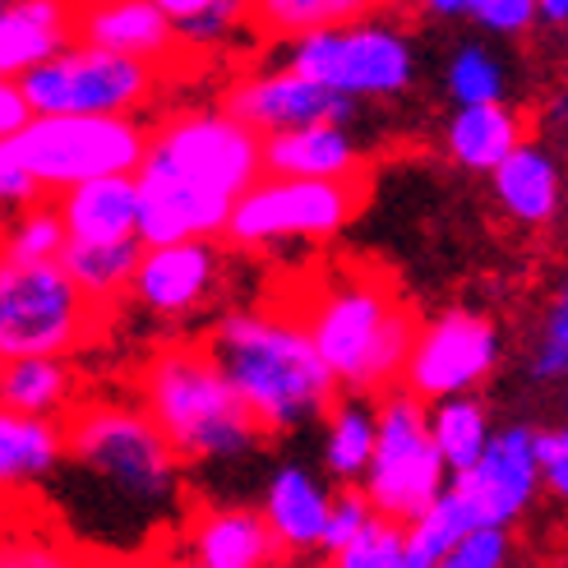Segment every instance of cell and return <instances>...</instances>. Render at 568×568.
Returning <instances> with one entry per match:
<instances>
[{
  "label": "cell",
  "mask_w": 568,
  "mask_h": 568,
  "mask_svg": "<svg viewBox=\"0 0 568 568\" xmlns=\"http://www.w3.org/2000/svg\"><path fill=\"white\" fill-rule=\"evenodd\" d=\"M463 480V490L471 495L480 527H508L518 523L536 490H541V476H536V458H531V430L527 425H504V430H490L480 458L453 476Z\"/></svg>",
  "instance_id": "cell-16"
},
{
  "label": "cell",
  "mask_w": 568,
  "mask_h": 568,
  "mask_svg": "<svg viewBox=\"0 0 568 568\" xmlns=\"http://www.w3.org/2000/svg\"><path fill=\"white\" fill-rule=\"evenodd\" d=\"M226 287V250L222 241H162L139 250L130 277V301L153 320L190 324Z\"/></svg>",
  "instance_id": "cell-13"
},
{
  "label": "cell",
  "mask_w": 568,
  "mask_h": 568,
  "mask_svg": "<svg viewBox=\"0 0 568 568\" xmlns=\"http://www.w3.org/2000/svg\"><path fill=\"white\" fill-rule=\"evenodd\" d=\"M407 6H416L420 14H435V19H463L471 0H407Z\"/></svg>",
  "instance_id": "cell-43"
},
{
  "label": "cell",
  "mask_w": 568,
  "mask_h": 568,
  "mask_svg": "<svg viewBox=\"0 0 568 568\" xmlns=\"http://www.w3.org/2000/svg\"><path fill=\"white\" fill-rule=\"evenodd\" d=\"M185 51H217L250 23V0H149Z\"/></svg>",
  "instance_id": "cell-32"
},
{
  "label": "cell",
  "mask_w": 568,
  "mask_h": 568,
  "mask_svg": "<svg viewBox=\"0 0 568 568\" xmlns=\"http://www.w3.org/2000/svg\"><path fill=\"white\" fill-rule=\"evenodd\" d=\"M467 19H476L499 38H518L527 28H536V0H471Z\"/></svg>",
  "instance_id": "cell-39"
},
{
  "label": "cell",
  "mask_w": 568,
  "mask_h": 568,
  "mask_svg": "<svg viewBox=\"0 0 568 568\" xmlns=\"http://www.w3.org/2000/svg\"><path fill=\"white\" fill-rule=\"evenodd\" d=\"M65 425V458L89 471L125 514L162 518L181 499V458L139 403H83Z\"/></svg>",
  "instance_id": "cell-5"
},
{
  "label": "cell",
  "mask_w": 568,
  "mask_h": 568,
  "mask_svg": "<svg viewBox=\"0 0 568 568\" xmlns=\"http://www.w3.org/2000/svg\"><path fill=\"white\" fill-rule=\"evenodd\" d=\"M38 185L23 176V166L10 158V149L0 144V222L6 217H14L19 209H28V204H38Z\"/></svg>",
  "instance_id": "cell-41"
},
{
  "label": "cell",
  "mask_w": 568,
  "mask_h": 568,
  "mask_svg": "<svg viewBox=\"0 0 568 568\" xmlns=\"http://www.w3.org/2000/svg\"><path fill=\"white\" fill-rule=\"evenodd\" d=\"M166 70L130 61V55L65 42L47 61L23 70L14 89L28 116H144L162 98Z\"/></svg>",
  "instance_id": "cell-6"
},
{
  "label": "cell",
  "mask_w": 568,
  "mask_h": 568,
  "mask_svg": "<svg viewBox=\"0 0 568 568\" xmlns=\"http://www.w3.org/2000/svg\"><path fill=\"white\" fill-rule=\"evenodd\" d=\"M328 490L315 471L305 467H277L268 490H264V523L273 531L277 550H320V536H324V518H328Z\"/></svg>",
  "instance_id": "cell-21"
},
{
  "label": "cell",
  "mask_w": 568,
  "mask_h": 568,
  "mask_svg": "<svg viewBox=\"0 0 568 568\" xmlns=\"http://www.w3.org/2000/svg\"><path fill=\"white\" fill-rule=\"evenodd\" d=\"M523 139H527L523 116L508 102H471L453 111V121L444 130V149L467 172H495Z\"/></svg>",
  "instance_id": "cell-24"
},
{
  "label": "cell",
  "mask_w": 568,
  "mask_h": 568,
  "mask_svg": "<svg viewBox=\"0 0 568 568\" xmlns=\"http://www.w3.org/2000/svg\"><path fill=\"white\" fill-rule=\"evenodd\" d=\"M74 371L65 356H10L0 361V407L28 416H61L74 407Z\"/></svg>",
  "instance_id": "cell-28"
},
{
  "label": "cell",
  "mask_w": 568,
  "mask_h": 568,
  "mask_svg": "<svg viewBox=\"0 0 568 568\" xmlns=\"http://www.w3.org/2000/svg\"><path fill=\"white\" fill-rule=\"evenodd\" d=\"M144 144V116H28L6 139L10 158L42 199L93 176H134Z\"/></svg>",
  "instance_id": "cell-7"
},
{
  "label": "cell",
  "mask_w": 568,
  "mask_h": 568,
  "mask_svg": "<svg viewBox=\"0 0 568 568\" xmlns=\"http://www.w3.org/2000/svg\"><path fill=\"white\" fill-rule=\"evenodd\" d=\"M23 121H28V106H23L19 89H14V83L0 79V144H6V139H10Z\"/></svg>",
  "instance_id": "cell-42"
},
{
  "label": "cell",
  "mask_w": 568,
  "mask_h": 568,
  "mask_svg": "<svg viewBox=\"0 0 568 568\" xmlns=\"http://www.w3.org/2000/svg\"><path fill=\"white\" fill-rule=\"evenodd\" d=\"M371 518H375V508H371V499H365L361 490L333 495V499H328V518H324V536H320V550H324V555L343 550Z\"/></svg>",
  "instance_id": "cell-37"
},
{
  "label": "cell",
  "mask_w": 568,
  "mask_h": 568,
  "mask_svg": "<svg viewBox=\"0 0 568 568\" xmlns=\"http://www.w3.org/2000/svg\"><path fill=\"white\" fill-rule=\"evenodd\" d=\"M222 106L232 111L241 125H250L254 134H277V130H296V125H315V121H333V125H352L356 102L337 98L320 83H310L305 74H296L292 65L277 70H254L245 79H236L226 89Z\"/></svg>",
  "instance_id": "cell-14"
},
{
  "label": "cell",
  "mask_w": 568,
  "mask_h": 568,
  "mask_svg": "<svg viewBox=\"0 0 568 568\" xmlns=\"http://www.w3.org/2000/svg\"><path fill=\"white\" fill-rule=\"evenodd\" d=\"M70 42L116 51L166 74H181L190 65L176 28L149 0H70Z\"/></svg>",
  "instance_id": "cell-15"
},
{
  "label": "cell",
  "mask_w": 568,
  "mask_h": 568,
  "mask_svg": "<svg viewBox=\"0 0 568 568\" xmlns=\"http://www.w3.org/2000/svg\"><path fill=\"white\" fill-rule=\"evenodd\" d=\"M365 176L352 181H310V176H260L250 181L232 213L222 241L232 250H277V245H320L347 232V222L365 204Z\"/></svg>",
  "instance_id": "cell-8"
},
{
  "label": "cell",
  "mask_w": 568,
  "mask_h": 568,
  "mask_svg": "<svg viewBox=\"0 0 568 568\" xmlns=\"http://www.w3.org/2000/svg\"><path fill=\"white\" fill-rule=\"evenodd\" d=\"M425 430H430V444L439 453L444 471L463 476L490 439V412L476 393H453V397H439V403L425 407Z\"/></svg>",
  "instance_id": "cell-29"
},
{
  "label": "cell",
  "mask_w": 568,
  "mask_h": 568,
  "mask_svg": "<svg viewBox=\"0 0 568 568\" xmlns=\"http://www.w3.org/2000/svg\"><path fill=\"white\" fill-rule=\"evenodd\" d=\"M531 458L541 486L555 495H568V430H531Z\"/></svg>",
  "instance_id": "cell-40"
},
{
  "label": "cell",
  "mask_w": 568,
  "mask_h": 568,
  "mask_svg": "<svg viewBox=\"0 0 568 568\" xmlns=\"http://www.w3.org/2000/svg\"><path fill=\"white\" fill-rule=\"evenodd\" d=\"M564 365H568V305L559 296L546 310V328H541V343H536V356H531V375L541 384H555V379H564Z\"/></svg>",
  "instance_id": "cell-38"
},
{
  "label": "cell",
  "mask_w": 568,
  "mask_h": 568,
  "mask_svg": "<svg viewBox=\"0 0 568 568\" xmlns=\"http://www.w3.org/2000/svg\"><path fill=\"white\" fill-rule=\"evenodd\" d=\"M102 320L106 310L83 296L55 260H14L0 250V361L70 356Z\"/></svg>",
  "instance_id": "cell-10"
},
{
  "label": "cell",
  "mask_w": 568,
  "mask_h": 568,
  "mask_svg": "<svg viewBox=\"0 0 568 568\" xmlns=\"http://www.w3.org/2000/svg\"><path fill=\"white\" fill-rule=\"evenodd\" d=\"M324 467L343 486H361L365 463L375 453V403L365 393L333 397V407L324 412Z\"/></svg>",
  "instance_id": "cell-30"
},
{
  "label": "cell",
  "mask_w": 568,
  "mask_h": 568,
  "mask_svg": "<svg viewBox=\"0 0 568 568\" xmlns=\"http://www.w3.org/2000/svg\"><path fill=\"white\" fill-rule=\"evenodd\" d=\"M296 315L337 393H384L403 379L416 315L388 273L333 264L320 287L296 305Z\"/></svg>",
  "instance_id": "cell-3"
},
{
  "label": "cell",
  "mask_w": 568,
  "mask_h": 568,
  "mask_svg": "<svg viewBox=\"0 0 568 568\" xmlns=\"http://www.w3.org/2000/svg\"><path fill=\"white\" fill-rule=\"evenodd\" d=\"M282 65H292L310 83L337 93V98H403L416 83V51L412 38L388 19H352L315 28V33L287 38Z\"/></svg>",
  "instance_id": "cell-9"
},
{
  "label": "cell",
  "mask_w": 568,
  "mask_h": 568,
  "mask_svg": "<svg viewBox=\"0 0 568 568\" xmlns=\"http://www.w3.org/2000/svg\"><path fill=\"white\" fill-rule=\"evenodd\" d=\"M448 486V471L425 430V403L403 384L379 393L375 403V453L365 463L361 495L379 518L412 523L425 504Z\"/></svg>",
  "instance_id": "cell-11"
},
{
  "label": "cell",
  "mask_w": 568,
  "mask_h": 568,
  "mask_svg": "<svg viewBox=\"0 0 568 568\" xmlns=\"http://www.w3.org/2000/svg\"><path fill=\"white\" fill-rule=\"evenodd\" d=\"M65 463L61 416H28L0 407V499H23Z\"/></svg>",
  "instance_id": "cell-19"
},
{
  "label": "cell",
  "mask_w": 568,
  "mask_h": 568,
  "mask_svg": "<svg viewBox=\"0 0 568 568\" xmlns=\"http://www.w3.org/2000/svg\"><path fill=\"white\" fill-rule=\"evenodd\" d=\"M504 564H508V527H476L435 568H504Z\"/></svg>",
  "instance_id": "cell-36"
},
{
  "label": "cell",
  "mask_w": 568,
  "mask_h": 568,
  "mask_svg": "<svg viewBox=\"0 0 568 568\" xmlns=\"http://www.w3.org/2000/svg\"><path fill=\"white\" fill-rule=\"evenodd\" d=\"M70 42V0H0V79L47 61Z\"/></svg>",
  "instance_id": "cell-22"
},
{
  "label": "cell",
  "mask_w": 568,
  "mask_h": 568,
  "mask_svg": "<svg viewBox=\"0 0 568 568\" xmlns=\"http://www.w3.org/2000/svg\"><path fill=\"white\" fill-rule=\"evenodd\" d=\"M185 546L204 568H277V541L260 508L217 504L185 523Z\"/></svg>",
  "instance_id": "cell-17"
},
{
  "label": "cell",
  "mask_w": 568,
  "mask_h": 568,
  "mask_svg": "<svg viewBox=\"0 0 568 568\" xmlns=\"http://www.w3.org/2000/svg\"><path fill=\"white\" fill-rule=\"evenodd\" d=\"M328 559H333V568H407V555H403V523L375 514L343 550H333Z\"/></svg>",
  "instance_id": "cell-35"
},
{
  "label": "cell",
  "mask_w": 568,
  "mask_h": 568,
  "mask_svg": "<svg viewBox=\"0 0 568 568\" xmlns=\"http://www.w3.org/2000/svg\"><path fill=\"white\" fill-rule=\"evenodd\" d=\"M495 199L499 209L523 222V226H546L555 222L559 213V162L550 158L546 144H536V139H523V144L508 153L499 166H495Z\"/></svg>",
  "instance_id": "cell-23"
},
{
  "label": "cell",
  "mask_w": 568,
  "mask_h": 568,
  "mask_svg": "<svg viewBox=\"0 0 568 568\" xmlns=\"http://www.w3.org/2000/svg\"><path fill=\"white\" fill-rule=\"evenodd\" d=\"M568 19V0H536V23L559 28Z\"/></svg>",
  "instance_id": "cell-44"
},
{
  "label": "cell",
  "mask_w": 568,
  "mask_h": 568,
  "mask_svg": "<svg viewBox=\"0 0 568 568\" xmlns=\"http://www.w3.org/2000/svg\"><path fill=\"white\" fill-rule=\"evenodd\" d=\"M61 245H65V226L47 199L0 222V250L14 254V260H55Z\"/></svg>",
  "instance_id": "cell-34"
},
{
  "label": "cell",
  "mask_w": 568,
  "mask_h": 568,
  "mask_svg": "<svg viewBox=\"0 0 568 568\" xmlns=\"http://www.w3.org/2000/svg\"><path fill=\"white\" fill-rule=\"evenodd\" d=\"M495 361L499 328L486 315H471V310H448L430 324H416L397 384L420 403H439L453 393H476V384L495 371Z\"/></svg>",
  "instance_id": "cell-12"
},
{
  "label": "cell",
  "mask_w": 568,
  "mask_h": 568,
  "mask_svg": "<svg viewBox=\"0 0 568 568\" xmlns=\"http://www.w3.org/2000/svg\"><path fill=\"white\" fill-rule=\"evenodd\" d=\"M139 407L149 412L158 435L172 444L181 467L241 463L268 435L241 407L232 384L222 379L204 343H166L139 371Z\"/></svg>",
  "instance_id": "cell-4"
},
{
  "label": "cell",
  "mask_w": 568,
  "mask_h": 568,
  "mask_svg": "<svg viewBox=\"0 0 568 568\" xmlns=\"http://www.w3.org/2000/svg\"><path fill=\"white\" fill-rule=\"evenodd\" d=\"M55 217L65 226V241H125L139 222L134 176H93L61 190L51 199Z\"/></svg>",
  "instance_id": "cell-20"
},
{
  "label": "cell",
  "mask_w": 568,
  "mask_h": 568,
  "mask_svg": "<svg viewBox=\"0 0 568 568\" xmlns=\"http://www.w3.org/2000/svg\"><path fill=\"white\" fill-rule=\"evenodd\" d=\"M181 568H204V564H181Z\"/></svg>",
  "instance_id": "cell-45"
},
{
  "label": "cell",
  "mask_w": 568,
  "mask_h": 568,
  "mask_svg": "<svg viewBox=\"0 0 568 568\" xmlns=\"http://www.w3.org/2000/svg\"><path fill=\"white\" fill-rule=\"evenodd\" d=\"M480 527V514L471 495L463 490V480H448V486L420 508L412 523H403V555L407 568H435L453 546L463 541L467 531Z\"/></svg>",
  "instance_id": "cell-27"
},
{
  "label": "cell",
  "mask_w": 568,
  "mask_h": 568,
  "mask_svg": "<svg viewBox=\"0 0 568 568\" xmlns=\"http://www.w3.org/2000/svg\"><path fill=\"white\" fill-rule=\"evenodd\" d=\"M384 6L388 0H250V23L273 42H287L301 33H315V28L365 19Z\"/></svg>",
  "instance_id": "cell-31"
},
{
  "label": "cell",
  "mask_w": 568,
  "mask_h": 568,
  "mask_svg": "<svg viewBox=\"0 0 568 568\" xmlns=\"http://www.w3.org/2000/svg\"><path fill=\"white\" fill-rule=\"evenodd\" d=\"M448 93L458 106H471V102H504L508 93V70L504 61L480 47V42H463L458 51H453L448 61Z\"/></svg>",
  "instance_id": "cell-33"
},
{
  "label": "cell",
  "mask_w": 568,
  "mask_h": 568,
  "mask_svg": "<svg viewBox=\"0 0 568 568\" xmlns=\"http://www.w3.org/2000/svg\"><path fill=\"white\" fill-rule=\"evenodd\" d=\"M204 352L264 435L301 430L320 420L337 397V384L310 347L296 305L226 310L213 324Z\"/></svg>",
  "instance_id": "cell-2"
},
{
  "label": "cell",
  "mask_w": 568,
  "mask_h": 568,
  "mask_svg": "<svg viewBox=\"0 0 568 568\" xmlns=\"http://www.w3.org/2000/svg\"><path fill=\"white\" fill-rule=\"evenodd\" d=\"M0 568H98L79 541L42 518L38 504L6 499L0 514Z\"/></svg>",
  "instance_id": "cell-25"
},
{
  "label": "cell",
  "mask_w": 568,
  "mask_h": 568,
  "mask_svg": "<svg viewBox=\"0 0 568 568\" xmlns=\"http://www.w3.org/2000/svg\"><path fill=\"white\" fill-rule=\"evenodd\" d=\"M139 250H144L139 236H125V241H65L61 254H55V264L70 273V282L98 310H111L130 292Z\"/></svg>",
  "instance_id": "cell-26"
},
{
  "label": "cell",
  "mask_w": 568,
  "mask_h": 568,
  "mask_svg": "<svg viewBox=\"0 0 568 568\" xmlns=\"http://www.w3.org/2000/svg\"><path fill=\"white\" fill-rule=\"evenodd\" d=\"M0 514H6V499H0Z\"/></svg>",
  "instance_id": "cell-46"
},
{
  "label": "cell",
  "mask_w": 568,
  "mask_h": 568,
  "mask_svg": "<svg viewBox=\"0 0 568 568\" xmlns=\"http://www.w3.org/2000/svg\"><path fill=\"white\" fill-rule=\"evenodd\" d=\"M264 176V139L226 106L176 111L149 130L134 166L144 245L162 241H222L236 194Z\"/></svg>",
  "instance_id": "cell-1"
},
{
  "label": "cell",
  "mask_w": 568,
  "mask_h": 568,
  "mask_svg": "<svg viewBox=\"0 0 568 568\" xmlns=\"http://www.w3.org/2000/svg\"><path fill=\"white\" fill-rule=\"evenodd\" d=\"M264 172L268 176H310V181H352L365 176V158L347 125L315 121L296 130L264 134Z\"/></svg>",
  "instance_id": "cell-18"
}]
</instances>
